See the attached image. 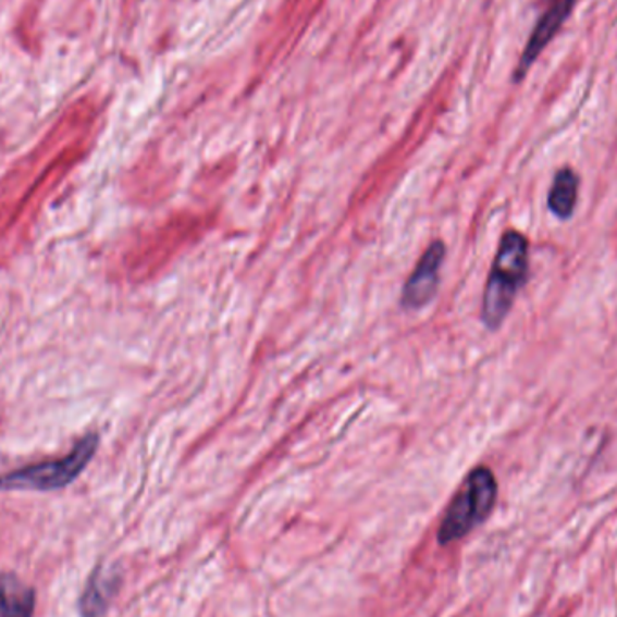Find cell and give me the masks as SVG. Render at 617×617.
I'll return each instance as SVG.
<instances>
[{
  "mask_svg": "<svg viewBox=\"0 0 617 617\" xmlns=\"http://www.w3.org/2000/svg\"><path fill=\"white\" fill-rule=\"evenodd\" d=\"M446 259V246L443 240H433L427 251L421 255L416 270L408 276L403 287L402 306L405 309H421L433 300L437 293L439 274Z\"/></svg>",
  "mask_w": 617,
  "mask_h": 617,
  "instance_id": "obj_4",
  "label": "cell"
},
{
  "mask_svg": "<svg viewBox=\"0 0 617 617\" xmlns=\"http://www.w3.org/2000/svg\"><path fill=\"white\" fill-rule=\"evenodd\" d=\"M37 594L13 572H0V617H33Z\"/></svg>",
  "mask_w": 617,
  "mask_h": 617,
  "instance_id": "obj_6",
  "label": "cell"
},
{
  "mask_svg": "<svg viewBox=\"0 0 617 617\" xmlns=\"http://www.w3.org/2000/svg\"><path fill=\"white\" fill-rule=\"evenodd\" d=\"M496 495L498 484L490 468L479 466L471 471L444 513L437 531L439 544L459 542L484 523L495 509Z\"/></svg>",
  "mask_w": 617,
  "mask_h": 617,
  "instance_id": "obj_2",
  "label": "cell"
},
{
  "mask_svg": "<svg viewBox=\"0 0 617 617\" xmlns=\"http://www.w3.org/2000/svg\"><path fill=\"white\" fill-rule=\"evenodd\" d=\"M529 274V243L522 233L506 232L502 235L485 282L482 300V322L490 331L501 329L517 300Z\"/></svg>",
  "mask_w": 617,
  "mask_h": 617,
  "instance_id": "obj_1",
  "label": "cell"
},
{
  "mask_svg": "<svg viewBox=\"0 0 617 617\" xmlns=\"http://www.w3.org/2000/svg\"><path fill=\"white\" fill-rule=\"evenodd\" d=\"M116 575H107L101 565L96 567L79 600L82 617H106L109 602L116 591Z\"/></svg>",
  "mask_w": 617,
  "mask_h": 617,
  "instance_id": "obj_7",
  "label": "cell"
},
{
  "mask_svg": "<svg viewBox=\"0 0 617 617\" xmlns=\"http://www.w3.org/2000/svg\"><path fill=\"white\" fill-rule=\"evenodd\" d=\"M100 446L98 433H87L74 444L62 459L46 460L24 466L0 477V491H57L64 490L82 476V471L95 459Z\"/></svg>",
  "mask_w": 617,
  "mask_h": 617,
  "instance_id": "obj_3",
  "label": "cell"
},
{
  "mask_svg": "<svg viewBox=\"0 0 617 617\" xmlns=\"http://www.w3.org/2000/svg\"><path fill=\"white\" fill-rule=\"evenodd\" d=\"M576 2L578 0H554L551 8L545 11L544 16L540 18L539 24L531 33V37H529L528 46L523 49L522 59L518 62L517 73H515L517 82L528 74L529 67L539 60L542 51L558 35L565 21L569 18L570 13L575 10Z\"/></svg>",
  "mask_w": 617,
  "mask_h": 617,
  "instance_id": "obj_5",
  "label": "cell"
},
{
  "mask_svg": "<svg viewBox=\"0 0 617 617\" xmlns=\"http://www.w3.org/2000/svg\"><path fill=\"white\" fill-rule=\"evenodd\" d=\"M580 192V177L575 170L562 169L554 175L553 186L548 190V211L562 221H569L575 215Z\"/></svg>",
  "mask_w": 617,
  "mask_h": 617,
  "instance_id": "obj_8",
  "label": "cell"
}]
</instances>
